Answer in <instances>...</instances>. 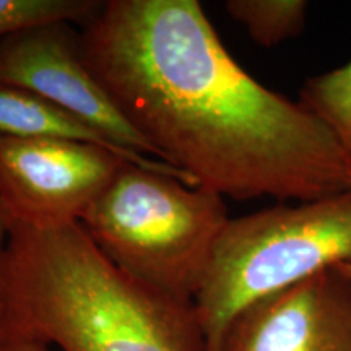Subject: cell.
Returning <instances> with one entry per match:
<instances>
[{
  "label": "cell",
  "instance_id": "obj_14",
  "mask_svg": "<svg viewBox=\"0 0 351 351\" xmlns=\"http://www.w3.org/2000/svg\"><path fill=\"white\" fill-rule=\"evenodd\" d=\"M337 269H339L341 274H345L351 280V263H343V265H339Z\"/></svg>",
  "mask_w": 351,
  "mask_h": 351
},
{
  "label": "cell",
  "instance_id": "obj_7",
  "mask_svg": "<svg viewBox=\"0 0 351 351\" xmlns=\"http://www.w3.org/2000/svg\"><path fill=\"white\" fill-rule=\"evenodd\" d=\"M218 351H351V280L330 267L252 302Z\"/></svg>",
  "mask_w": 351,
  "mask_h": 351
},
{
  "label": "cell",
  "instance_id": "obj_6",
  "mask_svg": "<svg viewBox=\"0 0 351 351\" xmlns=\"http://www.w3.org/2000/svg\"><path fill=\"white\" fill-rule=\"evenodd\" d=\"M125 163L96 145L0 134V200L13 221H80Z\"/></svg>",
  "mask_w": 351,
  "mask_h": 351
},
{
  "label": "cell",
  "instance_id": "obj_5",
  "mask_svg": "<svg viewBox=\"0 0 351 351\" xmlns=\"http://www.w3.org/2000/svg\"><path fill=\"white\" fill-rule=\"evenodd\" d=\"M0 83L32 91L85 121L124 150L158 160L152 145L88 67L82 32L73 23L49 21L8 34L0 43Z\"/></svg>",
  "mask_w": 351,
  "mask_h": 351
},
{
  "label": "cell",
  "instance_id": "obj_1",
  "mask_svg": "<svg viewBox=\"0 0 351 351\" xmlns=\"http://www.w3.org/2000/svg\"><path fill=\"white\" fill-rule=\"evenodd\" d=\"M85 60L158 160L223 199L313 202L351 187L330 129L249 75L197 0H106Z\"/></svg>",
  "mask_w": 351,
  "mask_h": 351
},
{
  "label": "cell",
  "instance_id": "obj_11",
  "mask_svg": "<svg viewBox=\"0 0 351 351\" xmlns=\"http://www.w3.org/2000/svg\"><path fill=\"white\" fill-rule=\"evenodd\" d=\"M103 5L98 0H0V43L8 34L49 21L88 23Z\"/></svg>",
  "mask_w": 351,
  "mask_h": 351
},
{
  "label": "cell",
  "instance_id": "obj_3",
  "mask_svg": "<svg viewBox=\"0 0 351 351\" xmlns=\"http://www.w3.org/2000/svg\"><path fill=\"white\" fill-rule=\"evenodd\" d=\"M228 221L223 197L130 163L80 218L114 265L182 302L195 301Z\"/></svg>",
  "mask_w": 351,
  "mask_h": 351
},
{
  "label": "cell",
  "instance_id": "obj_12",
  "mask_svg": "<svg viewBox=\"0 0 351 351\" xmlns=\"http://www.w3.org/2000/svg\"><path fill=\"white\" fill-rule=\"evenodd\" d=\"M0 351H54L51 346L33 343V341L2 339L0 337Z\"/></svg>",
  "mask_w": 351,
  "mask_h": 351
},
{
  "label": "cell",
  "instance_id": "obj_4",
  "mask_svg": "<svg viewBox=\"0 0 351 351\" xmlns=\"http://www.w3.org/2000/svg\"><path fill=\"white\" fill-rule=\"evenodd\" d=\"M343 263H351V187L230 218L194 301L205 351H218L226 327L249 304Z\"/></svg>",
  "mask_w": 351,
  "mask_h": 351
},
{
  "label": "cell",
  "instance_id": "obj_10",
  "mask_svg": "<svg viewBox=\"0 0 351 351\" xmlns=\"http://www.w3.org/2000/svg\"><path fill=\"white\" fill-rule=\"evenodd\" d=\"M300 103L330 129L351 166V62L306 80Z\"/></svg>",
  "mask_w": 351,
  "mask_h": 351
},
{
  "label": "cell",
  "instance_id": "obj_8",
  "mask_svg": "<svg viewBox=\"0 0 351 351\" xmlns=\"http://www.w3.org/2000/svg\"><path fill=\"white\" fill-rule=\"evenodd\" d=\"M0 134L13 135V137L54 138L96 145L124 158L127 163L173 176L189 186H195L192 179L181 169L156 158L124 150L95 127L41 96L26 91L23 88L2 85V83H0Z\"/></svg>",
  "mask_w": 351,
  "mask_h": 351
},
{
  "label": "cell",
  "instance_id": "obj_13",
  "mask_svg": "<svg viewBox=\"0 0 351 351\" xmlns=\"http://www.w3.org/2000/svg\"><path fill=\"white\" fill-rule=\"evenodd\" d=\"M13 219L10 217V213H8V210L5 205H3V202L0 200V263H2V256H3V251H5Z\"/></svg>",
  "mask_w": 351,
  "mask_h": 351
},
{
  "label": "cell",
  "instance_id": "obj_9",
  "mask_svg": "<svg viewBox=\"0 0 351 351\" xmlns=\"http://www.w3.org/2000/svg\"><path fill=\"white\" fill-rule=\"evenodd\" d=\"M304 0H228L225 10L262 47L298 38L306 26Z\"/></svg>",
  "mask_w": 351,
  "mask_h": 351
},
{
  "label": "cell",
  "instance_id": "obj_2",
  "mask_svg": "<svg viewBox=\"0 0 351 351\" xmlns=\"http://www.w3.org/2000/svg\"><path fill=\"white\" fill-rule=\"evenodd\" d=\"M0 337L60 351H205L194 302L114 265L80 221H13L0 263Z\"/></svg>",
  "mask_w": 351,
  "mask_h": 351
}]
</instances>
